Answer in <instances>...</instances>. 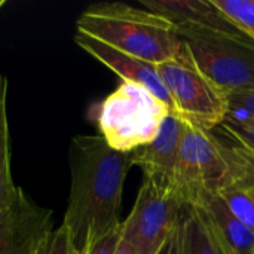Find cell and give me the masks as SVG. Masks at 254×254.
<instances>
[{
	"instance_id": "obj_22",
	"label": "cell",
	"mask_w": 254,
	"mask_h": 254,
	"mask_svg": "<svg viewBox=\"0 0 254 254\" xmlns=\"http://www.w3.org/2000/svg\"><path fill=\"white\" fill-rule=\"evenodd\" d=\"M162 254H164V253H162Z\"/></svg>"
},
{
	"instance_id": "obj_2",
	"label": "cell",
	"mask_w": 254,
	"mask_h": 254,
	"mask_svg": "<svg viewBox=\"0 0 254 254\" xmlns=\"http://www.w3.org/2000/svg\"><path fill=\"white\" fill-rule=\"evenodd\" d=\"M77 31L155 65L176 58L183 45L167 18L119 1L89 6L77 19Z\"/></svg>"
},
{
	"instance_id": "obj_10",
	"label": "cell",
	"mask_w": 254,
	"mask_h": 254,
	"mask_svg": "<svg viewBox=\"0 0 254 254\" xmlns=\"http://www.w3.org/2000/svg\"><path fill=\"white\" fill-rule=\"evenodd\" d=\"M141 4L167 18L177 30H211L244 34L213 0H141Z\"/></svg>"
},
{
	"instance_id": "obj_1",
	"label": "cell",
	"mask_w": 254,
	"mask_h": 254,
	"mask_svg": "<svg viewBox=\"0 0 254 254\" xmlns=\"http://www.w3.org/2000/svg\"><path fill=\"white\" fill-rule=\"evenodd\" d=\"M70 196L63 225L79 253L116 229L124 183L132 167V152L112 149L101 135H76L68 149Z\"/></svg>"
},
{
	"instance_id": "obj_8",
	"label": "cell",
	"mask_w": 254,
	"mask_h": 254,
	"mask_svg": "<svg viewBox=\"0 0 254 254\" xmlns=\"http://www.w3.org/2000/svg\"><path fill=\"white\" fill-rule=\"evenodd\" d=\"M74 42L91 57L97 61L104 64L113 73H116L125 82H134L138 85L146 86L152 91L161 101L170 106L171 109V98L168 91L159 76L158 65L128 55L86 33L77 31L74 36Z\"/></svg>"
},
{
	"instance_id": "obj_15",
	"label": "cell",
	"mask_w": 254,
	"mask_h": 254,
	"mask_svg": "<svg viewBox=\"0 0 254 254\" xmlns=\"http://www.w3.org/2000/svg\"><path fill=\"white\" fill-rule=\"evenodd\" d=\"M213 1L244 34L254 39V0H213Z\"/></svg>"
},
{
	"instance_id": "obj_16",
	"label": "cell",
	"mask_w": 254,
	"mask_h": 254,
	"mask_svg": "<svg viewBox=\"0 0 254 254\" xmlns=\"http://www.w3.org/2000/svg\"><path fill=\"white\" fill-rule=\"evenodd\" d=\"M220 128L225 134L232 137L240 147L246 149L254 156V119L229 113Z\"/></svg>"
},
{
	"instance_id": "obj_9",
	"label": "cell",
	"mask_w": 254,
	"mask_h": 254,
	"mask_svg": "<svg viewBox=\"0 0 254 254\" xmlns=\"http://www.w3.org/2000/svg\"><path fill=\"white\" fill-rule=\"evenodd\" d=\"M182 137L183 119L171 112L165 118L156 138L132 152V165L141 168L143 179L173 188V176Z\"/></svg>"
},
{
	"instance_id": "obj_19",
	"label": "cell",
	"mask_w": 254,
	"mask_h": 254,
	"mask_svg": "<svg viewBox=\"0 0 254 254\" xmlns=\"http://www.w3.org/2000/svg\"><path fill=\"white\" fill-rule=\"evenodd\" d=\"M229 113L254 119V89L229 94Z\"/></svg>"
},
{
	"instance_id": "obj_13",
	"label": "cell",
	"mask_w": 254,
	"mask_h": 254,
	"mask_svg": "<svg viewBox=\"0 0 254 254\" xmlns=\"http://www.w3.org/2000/svg\"><path fill=\"white\" fill-rule=\"evenodd\" d=\"M226 207L254 231V156L244 149V159L237 173L217 192Z\"/></svg>"
},
{
	"instance_id": "obj_20",
	"label": "cell",
	"mask_w": 254,
	"mask_h": 254,
	"mask_svg": "<svg viewBox=\"0 0 254 254\" xmlns=\"http://www.w3.org/2000/svg\"><path fill=\"white\" fill-rule=\"evenodd\" d=\"M116 254H137V253L134 252V249H132L127 241L121 240L119 247H118V250H116Z\"/></svg>"
},
{
	"instance_id": "obj_11",
	"label": "cell",
	"mask_w": 254,
	"mask_h": 254,
	"mask_svg": "<svg viewBox=\"0 0 254 254\" xmlns=\"http://www.w3.org/2000/svg\"><path fill=\"white\" fill-rule=\"evenodd\" d=\"M164 254H226L198 205H185Z\"/></svg>"
},
{
	"instance_id": "obj_21",
	"label": "cell",
	"mask_w": 254,
	"mask_h": 254,
	"mask_svg": "<svg viewBox=\"0 0 254 254\" xmlns=\"http://www.w3.org/2000/svg\"><path fill=\"white\" fill-rule=\"evenodd\" d=\"M3 4H4V0H0V7H1Z\"/></svg>"
},
{
	"instance_id": "obj_18",
	"label": "cell",
	"mask_w": 254,
	"mask_h": 254,
	"mask_svg": "<svg viewBox=\"0 0 254 254\" xmlns=\"http://www.w3.org/2000/svg\"><path fill=\"white\" fill-rule=\"evenodd\" d=\"M122 240V223L106 235L91 241L80 254H116Z\"/></svg>"
},
{
	"instance_id": "obj_5",
	"label": "cell",
	"mask_w": 254,
	"mask_h": 254,
	"mask_svg": "<svg viewBox=\"0 0 254 254\" xmlns=\"http://www.w3.org/2000/svg\"><path fill=\"white\" fill-rule=\"evenodd\" d=\"M198 68L228 95L254 89V39L211 30H177Z\"/></svg>"
},
{
	"instance_id": "obj_17",
	"label": "cell",
	"mask_w": 254,
	"mask_h": 254,
	"mask_svg": "<svg viewBox=\"0 0 254 254\" xmlns=\"http://www.w3.org/2000/svg\"><path fill=\"white\" fill-rule=\"evenodd\" d=\"M37 254H80L70 237L68 229L61 225L57 231H52L51 235L45 240Z\"/></svg>"
},
{
	"instance_id": "obj_4",
	"label": "cell",
	"mask_w": 254,
	"mask_h": 254,
	"mask_svg": "<svg viewBox=\"0 0 254 254\" xmlns=\"http://www.w3.org/2000/svg\"><path fill=\"white\" fill-rule=\"evenodd\" d=\"M158 71L171 98V112L205 131L222 125L229 113V95L198 68L185 42L177 57L159 64Z\"/></svg>"
},
{
	"instance_id": "obj_12",
	"label": "cell",
	"mask_w": 254,
	"mask_h": 254,
	"mask_svg": "<svg viewBox=\"0 0 254 254\" xmlns=\"http://www.w3.org/2000/svg\"><path fill=\"white\" fill-rule=\"evenodd\" d=\"M226 254H254V231L241 222L217 195H204L195 204Z\"/></svg>"
},
{
	"instance_id": "obj_3",
	"label": "cell",
	"mask_w": 254,
	"mask_h": 254,
	"mask_svg": "<svg viewBox=\"0 0 254 254\" xmlns=\"http://www.w3.org/2000/svg\"><path fill=\"white\" fill-rule=\"evenodd\" d=\"M170 113V106L146 86L122 80L95 107V121L112 149L134 152L156 138Z\"/></svg>"
},
{
	"instance_id": "obj_7",
	"label": "cell",
	"mask_w": 254,
	"mask_h": 254,
	"mask_svg": "<svg viewBox=\"0 0 254 254\" xmlns=\"http://www.w3.org/2000/svg\"><path fill=\"white\" fill-rule=\"evenodd\" d=\"M51 232L52 211L18 188L10 207L0 213V254H37Z\"/></svg>"
},
{
	"instance_id": "obj_14",
	"label": "cell",
	"mask_w": 254,
	"mask_h": 254,
	"mask_svg": "<svg viewBox=\"0 0 254 254\" xmlns=\"http://www.w3.org/2000/svg\"><path fill=\"white\" fill-rule=\"evenodd\" d=\"M18 188L10 173V140L7 122V79L0 73V213L10 207Z\"/></svg>"
},
{
	"instance_id": "obj_6",
	"label": "cell",
	"mask_w": 254,
	"mask_h": 254,
	"mask_svg": "<svg viewBox=\"0 0 254 254\" xmlns=\"http://www.w3.org/2000/svg\"><path fill=\"white\" fill-rule=\"evenodd\" d=\"M185 205L173 188L143 179L134 207L122 222V240L137 254H162Z\"/></svg>"
}]
</instances>
